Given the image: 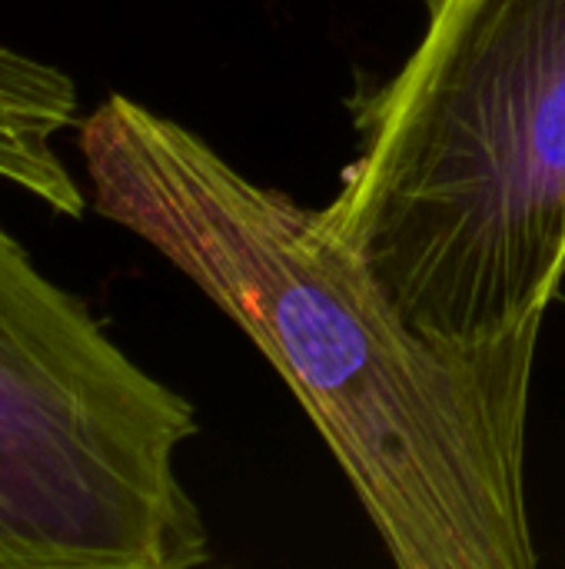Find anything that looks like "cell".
Here are the masks:
<instances>
[{
	"label": "cell",
	"instance_id": "obj_1",
	"mask_svg": "<svg viewBox=\"0 0 565 569\" xmlns=\"http://www.w3.org/2000/svg\"><path fill=\"white\" fill-rule=\"evenodd\" d=\"M90 210L170 260L273 363L403 569H533L526 427L539 333H416L326 210L110 93L77 123Z\"/></svg>",
	"mask_w": 565,
	"mask_h": 569
},
{
	"label": "cell",
	"instance_id": "obj_2",
	"mask_svg": "<svg viewBox=\"0 0 565 569\" xmlns=\"http://www.w3.org/2000/svg\"><path fill=\"white\" fill-rule=\"evenodd\" d=\"M326 207L440 347L533 337L565 277V0H426Z\"/></svg>",
	"mask_w": 565,
	"mask_h": 569
},
{
	"label": "cell",
	"instance_id": "obj_3",
	"mask_svg": "<svg viewBox=\"0 0 565 569\" xmlns=\"http://www.w3.org/2000/svg\"><path fill=\"white\" fill-rule=\"evenodd\" d=\"M193 403L143 370L0 220V569H193L176 473Z\"/></svg>",
	"mask_w": 565,
	"mask_h": 569
},
{
	"label": "cell",
	"instance_id": "obj_4",
	"mask_svg": "<svg viewBox=\"0 0 565 569\" xmlns=\"http://www.w3.org/2000/svg\"><path fill=\"white\" fill-rule=\"evenodd\" d=\"M77 123V80L63 67L0 40V180L70 220L90 210L87 187L60 150Z\"/></svg>",
	"mask_w": 565,
	"mask_h": 569
}]
</instances>
